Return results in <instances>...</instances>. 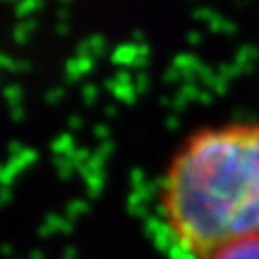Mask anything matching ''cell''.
<instances>
[{"label": "cell", "mask_w": 259, "mask_h": 259, "mask_svg": "<svg viewBox=\"0 0 259 259\" xmlns=\"http://www.w3.org/2000/svg\"><path fill=\"white\" fill-rule=\"evenodd\" d=\"M204 259H259V234L229 242Z\"/></svg>", "instance_id": "cell-2"}, {"label": "cell", "mask_w": 259, "mask_h": 259, "mask_svg": "<svg viewBox=\"0 0 259 259\" xmlns=\"http://www.w3.org/2000/svg\"><path fill=\"white\" fill-rule=\"evenodd\" d=\"M157 202L169 242L190 257L259 234V121L190 133L167 161Z\"/></svg>", "instance_id": "cell-1"}]
</instances>
